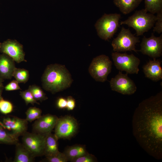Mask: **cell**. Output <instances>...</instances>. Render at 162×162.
<instances>
[{"mask_svg": "<svg viewBox=\"0 0 162 162\" xmlns=\"http://www.w3.org/2000/svg\"><path fill=\"white\" fill-rule=\"evenodd\" d=\"M133 133L140 146L150 155L162 158V92L143 100L132 120Z\"/></svg>", "mask_w": 162, "mask_h": 162, "instance_id": "obj_1", "label": "cell"}, {"mask_svg": "<svg viewBox=\"0 0 162 162\" xmlns=\"http://www.w3.org/2000/svg\"><path fill=\"white\" fill-rule=\"evenodd\" d=\"M41 79L44 89L52 94L70 87L73 81L70 74L65 65L57 64L48 65Z\"/></svg>", "mask_w": 162, "mask_h": 162, "instance_id": "obj_2", "label": "cell"}, {"mask_svg": "<svg viewBox=\"0 0 162 162\" xmlns=\"http://www.w3.org/2000/svg\"><path fill=\"white\" fill-rule=\"evenodd\" d=\"M156 16L148 13L145 9L136 10L126 20L120 22V25H126L134 28L137 36L142 35L154 26Z\"/></svg>", "mask_w": 162, "mask_h": 162, "instance_id": "obj_3", "label": "cell"}, {"mask_svg": "<svg viewBox=\"0 0 162 162\" xmlns=\"http://www.w3.org/2000/svg\"><path fill=\"white\" fill-rule=\"evenodd\" d=\"M121 17V14H104L95 25L99 37L105 40L112 38L119 26Z\"/></svg>", "mask_w": 162, "mask_h": 162, "instance_id": "obj_4", "label": "cell"}, {"mask_svg": "<svg viewBox=\"0 0 162 162\" xmlns=\"http://www.w3.org/2000/svg\"><path fill=\"white\" fill-rule=\"evenodd\" d=\"M112 62L105 55L98 56L92 60L88 68V72L96 81L104 82L111 72Z\"/></svg>", "mask_w": 162, "mask_h": 162, "instance_id": "obj_5", "label": "cell"}, {"mask_svg": "<svg viewBox=\"0 0 162 162\" xmlns=\"http://www.w3.org/2000/svg\"><path fill=\"white\" fill-rule=\"evenodd\" d=\"M140 40L135 36L130 29L122 27L117 36L112 41L113 50L118 52L134 51L137 52L135 45Z\"/></svg>", "mask_w": 162, "mask_h": 162, "instance_id": "obj_6", "label": "cell"}, {"mask_svg": "<svg viewBox=\"0 0 162 162\" xmlns=\"http://www.w3.org/2000/svg\"><path fill=\"white\" fill-rule=\"evenodd\" d=\"M112 57L116 68L120 71H124L129 74H138L140 59L133 54L121 53L115 52Z\"/></svg>", "mask_w": 162, "mask_h": 162, "instance_id": "obj_7", "label": "cell"}, {"mask_svg": "<svg viewBox=\"0 0 162 162\" xmlns=\"http://www.w3.org/2000/svg\"><path fill=\"white\" fill-rule=\"evenodd\" d=\"M46 135L26 131L22 136V143L35 157L44 155Z\"/></svg>", "mask_w": 162, "mask_h": 162, "instance_id": "obj_8", "label": "cell"}, {"mask_svg": "<svg viewBox=\"0 0 162 162\" xmlns=\"http://www.w3.org/2000/svg\"><path fill=\"white\" fill-rule=\"evenodd\" d=\"M78 125L76 120L71 116L58 118L54 128V134L58 140L70 138L77 132Z\"/></svg>", "mask_w": 162, "mask_h": 162, "instance_id": "obj_9", "label": "cell"}, {"mask_svg": "<svg viewBox=\"0 0 162 162\" xmlns=\"http://www.w3.org/2000/svg\"><path fill=\"white\" fill-rule=\"evenodd\" d=\"M128 74H123L120 71L110 81L112 90L123 94L131 95L136 91V86L128 76Z\"/></svg>", "mask_w": 162, "mask_h": 162, "instance_id": "obj_10", "label": "cell"}, {"mask_svg": "<svg viewBox=\"0 0 162 162\" xmlns=\"http://www.w3.org/2000/svg\"><path fill=\"white\" fill-rule=\"evenodd\" d=\"M28 121L26 119L10 116L0 120V126L15 137L22 136L27 130Z\"/></svg>", "mask_w": 162, "mask_h": 162, "instance_id": "obj_11", "label": "cell"}, {"mask_svg": "<svg viewBox=\"0 0 162 162\" xmlns=\"http://www.w3.org/2000/svg\"><path fill=\"white\" fill-rule=\"evenodd\" d=\"M140 51L154 59L160 57L162 52V35L155 36L152 34L148 38L144 36L140 44Z\"/></svg>", "mask_w": 162, "mask_h": 162, "instance_id": "obj_12", "label": "cell"}, {"mask_svg": "<svg viewBox=\"0 0 162 162\" xmlns=\"http://www.w3.org/2000/svg\"><path fill=\"white\" fill-rule=\"evenodd\" d=\"M0 52L8 55L17 63L26 62L23 46L16 40L8 39L0 43Z\"/></svg>", "mask_w": 162, "mask_h": 162, "instance_id": "obj_13", "label": "cell"}, {"mask_svg": "<svg viewBox=\"0 0 162 162\" xmlns=\"http://www.w3.org/2000/svg\"><path fill=\"white\" fill-rule=\"evenodd\" d=\"M58 118L56 116L49 114L41 116L33 124V132L43 135L51 132Z\"/></svg>", "mask_w": 162, "mask_h": 162, "instance_id": "obj_14", "label": "cell"}, {"mask_svg": "<svg viewBox=\"0 0 162 162\" xmlns=\"http://www.w3.org/2000/svg\"><path fill=\"white\" fill-rule=\"evenodd\" d=\"M161 62L154 59L150 60L143 67L145 76L154 81H158L162 79V69Z\"/></svg>", "mask_w": 162, "mask_h": 162, "instance_id": "obj_15", "label": "cell"}, {"mask_svg": "<svg viewBox=\"0 0 162 162\" xmlns=\"http://www.w3.org/2000/svg\"><path fill=\"white\" fill-rule=\"evenodd\" d=\"M15 61L8 55H0V77L3 79H10L15 68Z\"/></svg>", "mask_w": 162, "mask_h": 162, "instance_id": "obj_16", "label": "cell"}, {"mask_svg": "<svg viewBox=\"0 0 162 162\" xmlns=\"http://www.w3.org/2000/svg\"><path fill=\"white\" fill-rule=\"evenodd\" d=\"M14 162H32L35 158L22 143L19 142L16 145Z\"/></svg>", "mask_w": 162, "mask_h": 162, "instance_id": "obj_17", "label": "cell"}, {"mask_svg": "<svg viewBox=\"0 0 162 162\" xmlns=\"http://www.w3.org/2000/svg\"><path fill=\"white\" fill-rule=\"evenodd\" d=\"M58 140L55 134L51 132L46 134L44 152V155L46 157L52 155L59 152Z\"/></svg>", "mask_w": 162, "mask_h": 162, "instance_id": "obj_18", "label": "cell"}, {"mask_svg": "<svg viewBox=\"0 0 162 162\" xmlns=\"http://www.w3.org/2000/svg\"><path fill=\"white\" fill-rule=\"evenodd\" d=\"M142 0H113L115 5L124 14H128L136 8Z\"/></svg>", "mask_w": 162, "mask_h": 162, "instance_id": "obj_19", "label": "cell"}, {"mask_svg": "<svg viewBox=\"0 0 162 162\" xmlns=\"http://www.w3.org/2000/svg\"><path fill=\"white\" fill-rule=\"evenodd\" d=\"M63 153L68 161L74 159L88 153L83 145H76L68 147Z\"/></svg>", "mask_w": 162, "mask_h": 162, "instance_id": "obj_20", "label": "cell"}, {"mask_svg": "<svg viewBox=\"0 0 162 162\" xmlns=\"http://www.w3.org/2000/svg\"><path fill=\"white\" fill-rule=\"evenodd\" d=\"M145 9L154 14L162 10V0H144Z\"/></svg>", "mask_w": 162, "mask_h": 162, "instance_id": "obj_21", "label": "cell"}, {"mask_svg": "<svg viewBox=\"0 0 162 162\" xmlns=\"http://www.w3.org/2000/svg\"><path fill=\"white\" fill-rule=\"evenodd\" d=\"M18 142V138L14 136L0 126V144L16 145Z\"/></svg>", "mask_w": 162, "mask_h": 162, "instance_id": "obj_22", "label": "cell"}, {"mask_svg": "<svg viewBox=\"0 0 162 162\" xmlns=\"http://www.w3.org/2000/svg\"><path fill=\"white\" fill-rule=\"evenodd\" d=\"M12 76L15 78L16 80L19 83H25L27 82L28 80L29 72L25 69L15 67L12 74Z\"/></svg>", "mask_w": 162, "mask_h": 162, "instance_id": "obj_23", "label": "cell"}, {"mask_svg": "<svg viewBox=\"0 0 162 162\" xmlns=\"http://www.w3.org/2000/svg\"><path fill=\"white\" fill-rule=\"evenodd\" d=\"M28 89L31 91L36 101L42 102L48 99L41 88L38 86L35 85L29 86Z\"/></svg>", "mask_w": 162, "mask_h": 162, "instance_id": "obj_24", "label": "cell"}, {"mask_svg": "<svg viewBox=\"0 0 162 162\" xmlns=\"http://www.w3.org/2000/svg\"><path fill=\"white\" fill-rule=\"evenodd\" d=\"M41 113L40 109L36 107H30L26 112V119L31 122L40 118L42 116Z\"/></svg>", "mask_w": 162, "mask_h": 162, "instance_id": "obj_25", "label": "cell"}, {"mask_svg": "<svg viewBox=\"0 0 162 162\" xmlns=\"http://www.w3.org/2000/svg\"><path fill=\"white\" fill-rule=\"evenodd\" d=\"M14 106L10 101L2 98L0 100V112L6 115L10 113L13 111Z\"/></svg>", "mask_w": 162, "mask_h": 162, "instance_id": "obj_26", "label": "cell"}, {"mask_svg": "<svg viewBox=\"0 0 162 162\" xmlns=\"http://www.w3.org/2000/svg\"><path fill=\"white\" fill-rule=\"evenodd\" d=\"M20 95L22 98L24 100L26 105L31 104L33 105L36 104H39L34 98L32 93L28 89L23 91L20 92Z\"/></svg>", "mask_w": 162, "mask_h": 162, "instance_id": "obj_27", "label": "cell"}, {"mask_svg": "<svg viewBox=\"0 0 162 162\" xmlns=\"http://www.w3.org/2000/svg\"><path fill=\"white\" fill-rule=\"evenodd\" d=\"M46 160L49 162H67L68 161L65 154L59 151L54 155L46 157Z\"/></svg>", "mask_w": 162, "mask_h": 162, "instance_id": "obj_28", "label": "cell"}, {"mask_svg": "<svg viewBox=\"0 0 162 162\" xmlns=\"http://www.w3.org/2000/svg\"><path fill=\"white\" fill-rule=\"evenodd\" d=\"M96 158L94 155L88 153L70 161L71 162H97Z\"/></svg>", "mask_w": 162, "mask_h": 162, "instance_id": "obj_29", "label": "cell"}, {"mask_svg": "<svg viewBox=\"0 0 162 162\" xmlns=\"http://www.w3.org/2000/svg\"><path fill=\"white\" fill-rule=\"evenodd\" d=\"M156 20L153 31L158 34L162 32V10L157 13Z\"/></svg>", "mask_w": 162, "mask_h": 162, "instance_id": "obj_30", "label": "cell"}, {"mask_svg": "<svg viewBox=\"0 0 162 162\" xmlns=\"http://www.w3.org/2000/svg\"><path fill=\"white\" fill-rule=\"evenodd\" d=\"M6 91H12L20 89L19 83L16 80H13L6 85L4 88Z\"/></svg>", "mask_w": 162, "mask_h": 162, "instance_id": "obj_31", "label": "cell"}, {"mask_svg": "<svg viewBox=\"0 0 162 162\" xmlns=\"http://www.w3.org/2000/svg\"><path fill=\"white\" fill-rule=\"evenodd\" d=\"M67 99L66 108L68 110H72L75 107L76 102L75 99L71 96H68Z\"/></svg>", "mask_w": 162, "mask_h": 162, "instance_id": "obj_32", "label": "cell"}, {"mask_svg": "<svg viewBox=\"0 0 162 162\" xmlns=\"http://www.w3.org/2000/svg\"><path fill=\"white\" fill-rule=\"evenodd\" d=\"M67 103L66 99L63 97L59 98L57 101L56 106L59 109H65L67 107Z\"/></svg>", "mask_w": 162, "mask_h": 162, "instance_id": "obj_33", "label": "cell"}, {"mask_svg": "<svg viewBox=\"0 0 162 162\" xmlns=\"http://www.w3.org/2000/svg\"><path fill=\"white\" fill-rule=\"evenodd\" d=\"M3 88V86L0 87V100L3 98L2 96V95Z\"/></svg>", "mask_w": 162, "mask_h": 162, "instance_id": "obj_34", "label": "cell"}, {"mask_svg": "<svg viewBox=\"0 0 162 162\" xmlns=\"http://www.w3.org/2000/svg\"><path fill=\"white\" fill-rule=\"evenodd\" d=\"M3 81L4 79L0 77V87L3 86L2 84V82Z\"/></svg>", "mask_w": 162, "mask_h": 162, "instance_id": "obj_35", "label": "cell"}, {"mask_svg": "<svg viewBox=\"0 0 162 162\" xmlns=\"http://www.w3.org/2000/svg\"></svg>", "mask_w": 162, "mask_h": 162, "instance_id": "obj_36", "label": "cell"}]
</instances>
